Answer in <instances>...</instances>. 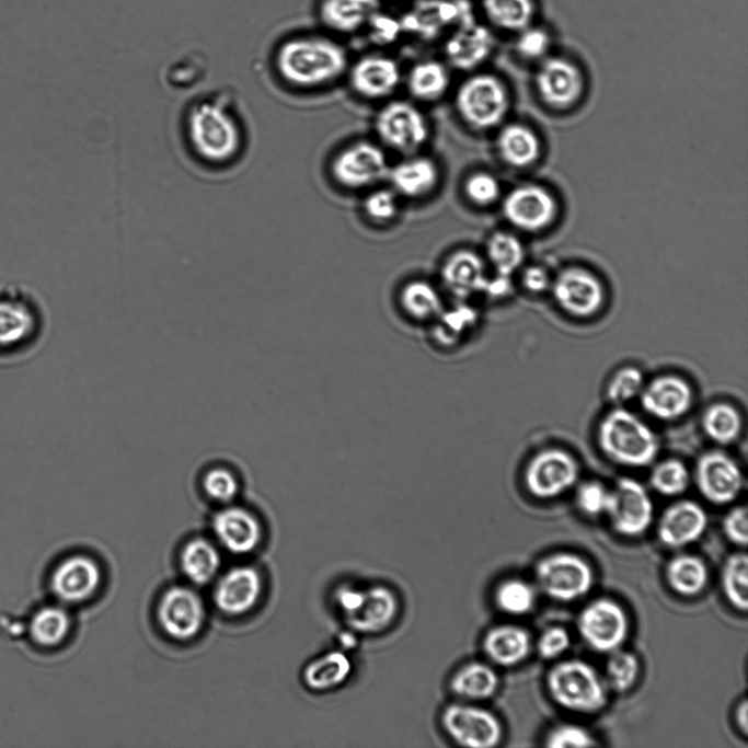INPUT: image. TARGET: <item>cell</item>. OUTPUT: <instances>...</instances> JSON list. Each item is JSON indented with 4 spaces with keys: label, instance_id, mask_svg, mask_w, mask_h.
Returning <instances> with one entry per match:
<instances>
[{
    "label": "cell",
    "instance_id": "cell-36",
    "mask_svg": "<svg viewBox=\"0 0 748 748\" xmlns=\"http://www.w3.org/2000/svg\"><path fill=\"white\" fill-rule=\"evenodd\" d=\"M352 670V661L347 655L341 651H332L309 663L302 678L309 689L326 691L343 684Z\"/></svg>",
    "mask_w": 748,
    "mask_h": 748
},
{
    "label": "cell",
    "instance_id": "cell-21",
    "mask_svg": "<svg viewBox=\"0 0 748 748\" xmlns=\"http://www.w3.org/2000/svg\"><path fill=\"white\" fill-rule=\"evenodd\" d=\"M706 527L707 515L703 507L694 500L680 499L664 509L656 533L660 543L677 549L700 539Z\"/></svg>",
    "mask_w": 748,
    "mask_h": 748
},
{
    "label": "cell",
    "instance_id": "cell-7",
    "mask_svg": "<svg viewBox=\"0 0 748 748\" xmlns=\"http://www.w3.org/2000/svg\"><path fill=\"white\" fill-rule=\"evenodd\" d=\"M534 576L546 596L563 602L585 596L594 584L591 566L571 552H556L540 559L534 567Z\"/></svg>",
    "mask_w": 748,
    "mask_h": 748
},
{
    "label": "cell",
    "instance_id": "cell-42",
    "mask_svg": "<svg viewBox=\"0 0 748 748\" xmlns=\"http://www.w3.org/2000/svg\"><path fill=\"white\" fill-rule=\"evenodd\" d=\"M721 584L725 598L737 610L748 608V556L736 552L726 557L721 571Z\"/></svg>",
    "mask_w": 748,
    "mask_h": 748
},
{
    "label": "cell",
    "instance_id": "cell-20",
    "mask_svg": "<svg viewBox=\"0 0 748 748\" xmlns=\"http://www.w3.org/2000/svg\"><path fill=\"white\" fill-rule=\"evenodd\" d=\"M642 408L660 421H675L693 404V390L683 378L661 375L645 383L640 395Z\"/></svg>",
    "mask_w": 748,
    "mask_h": 748
},
{
    "label": "cell",
    "instance_id": "cell-57",
    "mask_svg": "<svg viewBox=\"0 0 748 748\" xmlns=\"http://www.w3.org/2000/svg\"><path fill=\"white\" fill-rule=\"evenodd\" d=\"M546 272L539 266H530L523 271L522 284L530 292H543L550 286Z\"/></svg>",
    "mask_w": 748,
    "mask_h": 748
},
{
    "label": "cell",
    "instance_id": "cell-34",
    "mask_svg": "<svg viewBox=\"0 0 748 748\" xmlns=\"http://www.w3.org/2000/svg\"><path fill=\"white\" fill-rule=\"evenodd\" d=\"M496 148L500 159L514 168L532 164L540 151L536 134L527 126L516 123L500 129L496 138Z\"/></svg>",
    "mask_w": 748,
    "mask_h": 748
},
{
    "label": "cell",
    "instance_id": "cell-45",
    "mask_svg": "<svg viewBox=\"0 0 748 748\" xmlns=\"http://www.w3.org/2000/svg\"><path fill=\"white\" fill-rule=\"evenodd\" d=\"M494 599L500 611L510 615H522L533 608L536 594L526 580L509 578L496 587Z\"/></svg>",
    "mask_w": 748,
    "mask_h": 748
},
{
    "label": "cell",
    "instance_id": "cell-15",
    "mask_svg": "<svg viewBox=\"0 0 748 748\" xmlns=\"http://www.w3.org/2000/svg\"><path fill=\"white\" fill-rule=\"evenodd\" d=\"M552 294L557 306L575 318L596 314L605 301L600 280L586 269L569 267L562 271L552 283Z\"/></svg>",
    "mask_w": 748,
    "mask_h": 748
},
{
    "label": "cell",
    "instance_id": "cell-9",
    "mask_svg": "<svg viewBox=\"0 0 748 748\" xmlns=\"http://www.w3.org/2000/svg\"><path fill=\"white\" fill-rule=\"evenodd\" d=\"M579 473V464L568 451L546 448L528 461L523 471V482L533 497L550 499L573 487L578 481Z\"/></svg>",
    "mask_w": 748,
    "mask_h": 748
},
{
    "label": "cell",
    "instance_id": "cell-40",
    "mask_svg": "<svg viewBox=\"0 0 748 748\" xmlns=\"http://www.w3.org/2000/svg\"><path fill=\"white\" fill-rule=\"evenodd\" d=\"M181 567L184 575L194 584L210 582L220 566L217 549L205 539H194L181 552Z\"/></svg>",
    "mask_w": 748,
    "mask_h": 748
},
{
    "label": "cell",
    "instance_id": "cell-43",
    "mask_svg": "<svg viewBox=\"0 0 748 748\" xmlns=\"http://www.w3.org/2000/svg\"><path fill=\"white\" fill-rule=\"evenodd\" d=\"M486 255L497 274L509 277L521 265L525 252L514 234L496 231L487 239Z\"/></svg>",
    "mask_w": 748,
    "mask_h": 748
},
{
    "label": "cell",
    "instance_id": "cell-11",
    "mask_svg": "<svg viewBox=\"0 0 748 748\" xmlns=\"http://www.w3.org/2000/svg\"><path fill=\"white\" fill-rule=\"evenodd\" d=\"M390 165L378 145L359 140L341 150L331 162L334 181L347 189H363L387 179Z\"/></svg>",
    "mask_w": 748,
    "mask_h": 748
},
{
    "label": "cell",
    "instance_id": "cell-6",
    "mask_svg": "<svg viewBox=\"0 0 748 748\" xmlns=\"http://www.w3.org/2000/svg\"><path fill=\"white\" fill-rule=\"evenodd\" d=\"M460 118L474 130H488L499 125L509 108V94L504 83L491 73L465 79L454 95Z\"/></svg>",
    "mask_w": 748,
    "mask_h": 748
},
{
    "label": "cell",
    "instance_id": "cell-28",
    "mask_svg": "<svg viewBox=\"0 0 748 748\" xmlns=\"http://www.w3.org/2000/svg\"><path fill=\"white\" fill-rule=\"evenodd\" d=\"M440 173L437 163L428 157L411 154L390 166L387 179L398 196L421 198L431 193Z\"/></svg>",
    "mask_w": 748,
    "mask_h": 748
},
{
    "label": "cell",
    "instance_id": "cell-55",
    "mask_svg": "<svg viewBox=\"0 0 748 748\" xmlns=\"http://www.w3.org/2000/svg\"><path fill=\"white\" fill-rule=\"evenodd\" d=\"M722 529L734 544L745 548L748 542V510L745 505L730 508L724 516Z\"/></svg>",
    "mask_w": 748,
    "mask_h": 748
},
{
    "label": "cell",
    "instance_id": "cell-56",
    "mask_svg": "<svg viewBox=\"0 0 748 748\" xmlns=\"http://www.w3.org/2000/svg\"><path fill=\"white\" fill-rule=\"evenodd\" d=\"M367 23H369L370 39L377 45L393 43L402 31L399 21L378 12H375Z\"/></svg>",
    "mask_w": 748,
    "mask_h": 748
},
{
    "label": "cell",
    "instance_id": "cell-47",
    "mask_svg": "<svg viewBox=\"0 0 748 748\" xmlns=\"http://www.w3.org/2000/svg\"><path fill=\"white\" fill-rule=\"evenodd\" d=\"M644 384V376L638 368L622 367L611 376L607 383V400L615 406H620L638 396Z\"/></svg>",
    "mask_w": 748,
    "mask_h": 748
},
{
    "label": "cell",
    "instance_id": "cell-13",
    "mask_svg": "<svg viewBox=\"0 0 748 748\" xmlns=\"http://www.w3.org/2000/svg\"><path fill=\"white\" fill-rule=\"evenodd\" d=\"M441 725L453 741L464 747L492 748L503 738V726L497 716L472 704L448 705L441 714Z\"/></svg>",
    "mask_w": 748,
    "mask_h": 748
},
{
    "label": "cell",
    "instance_id": "cell-17",
    "mask_svg": "<svg viewBox=\"0 0 748 748\" xmlns=\"http://www.w3.org/2000/svg\"><path fill=\"white\" fill-rule=\"evenodd\" d=\"M157 614L162 630L169 636L184 641L195 636L202 629L205 608L193 589L173 586L162 595Z\"/></svg>",
    "mask_w": 748,
    "mask_h": 748
},
{
    "label": "cell",
    "instance_id": "cell-30",
    "mask_svg": "<svg viewBox=\"0 0 748 748\" xmlns=\"http://www.w3.org/2000/svg\"><path fill=\"white\" fill-rule=\"evenodd\" d=\"M531 649L529 632L517 624H499L490 629L483 638V651L487 658L503 667L523 661Z\"/></svg>",
    "mask_w": 748,
    "mask_h": 748
},
{
    "label": "cell",
    "instance_id": "cell-1",
    "mask_svg": "<svg viewBox=\"0 0 748 748\" xmlns=\"http://www.w3.org/2000/svg\"><path fill=\"white\" fill-rule=\"evenodd\" d=\"M180 125L188 154L206 169H228L245 154L246 118L237 96L228 92L195 96L184 107Z\"/></svg>",
    "mask_w": 748,
    "mask_h": 748
},
{
    "label": "cell",
    "instance_id": "cell-51",
    "mask_svg": "<svg viewBox=\"0 0 748 748\" xmlns=\"http://www.w3.org/2000/svg\"><path fill=\"white\" fill-rule=\"evenodd\" d=\"M549 748H588L597 746L594 736L576 724H561L553 727L544 738Z\"/></svg>",
    "mask_w": 748,
    "mask_h": 748
},
{
    "label": "cell",
    "instance_id": "cell-39",
    "mask_svg": "<svg viewBox=\"0 0 748 748\" xmlns=\"http://www.w3.org/2000/svg\"><path fill=\"white\" fill-rule=\"evenodd\" d=\"M487 20L497 28L518 33L534 23L536 0H482Z\"/></svg>",
    "mask_w": 748,
    "mask_h": 748
},
{
    "label": "cell",
    "instance_id": "cell-48",
    "mask_svg": "<svg viewBox=\"0 0 748 748\" xmlns=\"http://www.w3.org/2000/svg\"><path fill=\"white\" fill-rule=\"evenodd\" d=\"M551 46L552 35L541 25L532 23L517 33L515 49L523 59L541 61L549 56Z\"/></svg>",
    "mask_w": 748,
    "mask_h": 748
},
{
    "label": "cell",
    "instance_id": "cell-25",
    "mask_svg": "<svg viewBox=\"0 0 748 748\" xmlns=\"http://www.w3.org/2000/svg\"><path fill=\"white\" fill-rule=\"evenodd\" d=\"M262 591V579L256 569L237 566L226 572L214 590V601L227 614H242L257 601Z\"/></svg>",
    "mask_w": 748,
    "mask_h": 748
},
{
    "label": "cell",
    "instance_id": "cell-58",
    "mask_svg": "<svg viewBox=\"0 0 748 748\" xmlns=\"http://www.w3.org/2000/svg\"><path fill=\"white\" fill-rule=\"evenodd\" d=\"M735 722L739 730L748 735V702L743 699L735 709Z\"/></svg>",
    "mask_w": 748,
    "mask_h": 748
},
{
    "label": "cell",
    "instance_id": "cell-24",
    "mask_svg": "<svg viewBox=\"0 0 748 748\" xmlns=\"http://www.w3.org/2000/svg\"><path fill=\"white\" fill-rule=\"evenodd\" d=\"M399 612V599L395 592L383 585L364 588L356 609L344 617L353 630L373 634L389 628Z\"/></svg>",
    "mask_w": 748,
    "mask_h": 748
},
{
    "label": "cell",
    "instance_id": "cell-49",
    "mask_svg": "<svg viewBox=\"0 0 748 748\" xmlns=\"http://www.w3.org/2000/svg\"><path fill=\"white\" fill-rule=\"evenodd\" d=\"M463 191L467 198L475 206L486 207L500 196V184L492 173L477 171L464 181Z\"/></svg>",
    "mask_w": 748,
    "mask_h": 748
},
{
    "label": "cell",
    "instance_id": "cell-44",
    "mask_svg": "<svg viewBox=\"0 0 748 748\" xmlns=\"http://www.w3.org/2000/svg\"><path fill=\"white\" fill-rule=\"evenodd\" d=\"M690 472L686 464L676 458L656 463L649 474V484L663 496H678L689 487Z\"/></svg>",
    "mask_w": 748,
    "mask_h": 748
},
{
    "label": "cell",
    "instance_id": "cell-22",
    "mask_svg": "<svg viewBox=\"0 0 748 748\" xmlns=\"http://www.w3.org/2000/svg\"><path fill=\"white\" fill-rule=\"evenodd\" d=\"M212 530L230 552L245 554L258 544L262 527L255 514L235 502L221 506L211 520Z\"/></svg>",
    "mask_w": 748,
    "mask_h": 748
},
{
    "label": "cell",
    "instance_id": "cell-54",
    "mask_svg": "<svg viewBox=\"0 0 748 748\" xmlns=\"http://www.w3.org/2000/svg\"><path fill=\"white\" fill-rule=\"evenodd\" d=\"M571 645L568 631L560 625L545 629L537 641V651L543 659H554L563 655Z\"/></svg>",
    "mask_w": 748,
    "mask_h": 748
},
{
    "label": "cell",
    "instance_id": "cell-38",
    "mask_svg": "<svg viewBox=\"0 0 748 748\" xmlns=\"http://www.w3.org/2000/svg\"><path fill=\"white\" fill-rule=\"evenodd\" d=\"M70 625V617L62 607L45 606L31 617L28 636L37 646L54 647L66 638Z\"/></svg>",
    "mask_w": 748,
    "mask_h": 748
},
{
    "label": "cell",
    "instance_id": "cell-5",
    "mask_svg": "<svg viewBox=\"0 0 748 748\" xmlns=\"http://www.w3.org/2000/svg\"><path fill=\"white\" fill-rule=\"evenodd\" d=\"M551 699L561 707L582 714H595L607 705V691L595 668L583 659L554 664L545 677Z\"/></svg>",
    "mask_w": 748,
    "mask_h": 748
},
{
    "label": "cell",
    "instance_id": "cell-2",
    "mask_svg": "<svg viewBox=\"0 0 748 748\" xmlns=\"http://www.w3.org/2000/svg\"><path fill=\"white\" fill-rule=\"evenodd\" d=\"M49 329L43 298L24 283H0V368H13L36 356Z\"/></svg>",
    "mask_w": 748,
    "mask_h": 748
},
{
    "label": "cell",
    "instance_id": "cell-52",
    "mask_svg": "<svg viewBox=\"0 0 748 748\" xmlns=\"http://www.w3.org/2000/svg\"><path fill=\"white\" fill-rule=\"evenodd\" d=\"M404 306L417 313L426 314L434 311L439 304L436 289L424 280H413L402 290Z\"/></svg>",
    "mask_w": 748,
    "mask_h": 748
},
{
    "label": "cell",
    "instance_id": "cell-37",
    "mask_svg": "<svg viewBox=\"0 0 748 748\" xmlns=\"http://www.w3.org/2000/svg\"><path fill=\"white\" fill-rule=\"evenodd\" d=\"M406 83L410 94L416 100L435 102L446 94L450 77L442 64L426 60L411 68Z\"/></svg>",
    "mask_w": 748,
    "mask_h": 748
},
{
    "label": "cell",
    "instance_id": "cell-19",
    "mask_svg": "<svg viewBox=\"0 0 748 748\" xmlns=\"http://www.w3.org/2000/svg\"><path fill=\"white\" fill-rule=\"evenodd\" d=\"M503 214L513 226L525 231H537L553 221L556 204L553 196L543 187L523 184L513 188L505 196Z\"/></svg>",
    "mask_w": 748,
    "mask_h": 748
},
{
    "label": "cell",
    "instance_id": "cell-14",
    "mask_svg": "<svg viewBox=\"0 0 748 748\" xmlns=\"http://www.w3.org/2000/svg\"><path fill=\"white\" fill-rule=\"evenodd\" d=\"M693 480L701 496L714 505L734 502L744 487L739 465L721 450H709L698 458Z\"/></svg>",
    "mask_w": 748,
    "mask_h": 748
},
{
    "label": "cell",
    "instance_id": "cell-3",
    "mask_svg": "<svg viewBox=\"0 0 748 748\" xmlns=\"http://www.w3.org/2000/svg\"><path fill=\"white\" fill-rule=\"evenodd\" d=\"M275 67L287 84L310 89L341 77L346 70L347 57L345 50L330 39L294 38L278 48Z\"/></svg>",
    "mask_w": 748,
    "mask_h": 748
},
{
    "label": "cell",
    "instance_id": "cell-18",
    "mask_svg": "<svg viewBox=\"0 0 748 748\" xmlns=\"http://www.w3.org/2000/svg\"><path fill=\"white\" fill-rule=\"evenodd\" d=\"M584 79L578 66L562 56H546L539 64L536 87L541 99L553 107L574 104L583 92Z\"/></svg>",
    "mask_w": 748,
    "mask_h": 748
},
{
    "label": "cell",
    "instance_id": "cell-50",
    "mask_svg": "<svg viewBox=\"0 0 748 748\" xmlns=\"http://www.w3.org/2000/svg\"><path fill=\"white\" fill-rule=\"evenodd\" d=\"M365 215L372 221H392L399 212L398 194L393 189L380 188L370 192L364 199Z\"/></svg>",
    "mask_w": 748,
    "mask_h": 748
},
{
    "label": "cell",
    "instance_id": "cell-33",
    "mask_svg": "<svg viewBox=\"0 0 748 748\" xmlns=\"http://www.w3.org/2000/svg\"><path fill=\"white\" fill-rule=\"evenodd\" d=\"M379 4L380 0H323L320 18L329 28L350 33L367 23Z\"/></svg>",
    "mask_w": 748,
    "mask_h": 748
},
{
    "label": "cell",
    "instance_id": "cell-12",
    "mask_svg": "<svg viewBox=\"0 0 748 748\" xmlns=\"http://www.w3.org/2000/svg\"><path fill=\"white\" fill-rule=\"evenodd\" d=\"M654 506L646 488L636 480L621 477L609 490L605 514L615 532L625 537L643 534L652 523Z\"/></svg>",
    "mask_w": 748,
    "mask_h": 748
},
{
    "label": "cell",
    "instance_id": "cell-31",
    "mask_svg": "<svg viewBox=\"0 0 748 748\" xmlns=\"http://www.w3.org/2000/svg\"><path fill=\"white\" fill-rule=\"evenodd\" d=\"M196 476L204 496L221 506L235 502L242 488V474L228 461H210Z\"/></svg>",
    "mask_w": 748,
    "mask_h": 748
},
{
    "label": "cell",
    "instance_id": "cell-26",
    "mask_svg": "<svg viewBox=\"0 0 748 748\" xmlns=\"http://www.w3.org/2000/svg\"><path fill=\"white\" fill-rule=\"evenodd\" d=\"M401 73L398 64L384 56H366L349 72L352 89L364 99L380 100L398 88Z\"/></svg>",
    "mask_w": 748,
    "mask_h": 748
},
{
    "label": "cell",
    "instance_id": "cell-10",
    "mask_svg": "<svg viewBox=\"0 0 748 748\" xmlns=\"http://www.w3.org/2000/svg\"><path fill=\"white\" fill-rule=\"evenodd\" d=\"M577 631L595 652L609 654L626 640L629 620L623 608L610 598H597L577 617Z\"/></svg>",
    "mask_w": 748,
    "mask_h": 748
},
{
    "label": "cell",
    "instance_id": "cell-27",
    "mask_svg": "<svg viewBox=\"0 0 748 748\" xmlns=\"http://www.w3.org/2000/svg\"><path fill=\"white\" fill-rule=\"evenodd\" d=\"M494 48V38L483 25L467 22L457 26L445 45V55L456 69L468 71L482 65Z\"/></svg>",
    "mask_w": 748,
    "mask_h": 748
},
{
    "label": "cell",
    "instance_id": "cell-29",
    "mask_svg": "<svg viewBox=\"0 0 748 748\" xmlns=\"http://www.w3.org/2000/svg\"><path fill=\"white\" fill-rule=\"evenodd\" d=\"M441 278L446 287L457 296H469L484 289L487 281L482 257L468 249L457 250L445 260Z\"/></svg>",
    "mask_w": 748,
    "mask_h": 748
},
{
    "label": "cell",
    "instance_id": "cell-41",
    "mask_svg": "<svg viewBox=\"0 0 748 748\" xmlns=\"http://www.w3.org/2000/svg\"><path fill=\"white\" fill-rule=\"evenodd\" d=\"M701 426L712 441L726 446L739 437L743 419L735 406L729 403L717 402L704 410Z\"/></svg>",
    "mask_w": 748,
    "mask_h": 748
},
{
    "label": "cell",
    "instance_id": "cell-46",
    "mask_svg": "<svg viewBox=\"0 0 748 748\" xmlns=\"http://www.w3.org/2000/svg\"><path fill=\"white\" fill-rule=\"evenodd\" d=\"M640 672V661L630 651L618 648L609 653L606 676L610 688L617 692L631 689Z\"/></svg>",
    "mask_w": 748,
    "mask_h": 748
},
{
    "label": "cell",
    "instance_id": "cell-32",
    "mask_svg": "<svg viewBox=\"0 0 748 748\" xmlns=\"http://www.w3.org/2000/svg\"><path fill=\"white\" fill-rule=\"evenodd\" d=\"M665 578L676 594L693 597L705 588L709 569L705 562L695 554H677L666 564Z\"/></svg>",
    "mask_w": 748,
    "mask_h": 748
},
{
    "label": "cell",
    "instance_id": "cell-53",
    "mask_svg": "<svg viewBox=\"0 0 748 748\" xmlns=\"http://www.w3.org/2000/svg\"><path fill=\"white\" fill-rule=\"evenodd\" d=\"M609 490L601 482L589 480L577 486L575 503L583 514L594 517L605 514Z\"/></svg>",
    "mask_w": 748,
    "mask_h": 748
},
{
    "label": "cell",
    "instance_id": "cell-23",
    "mask_svg": "<svg viewBox=\"0 0 748 748\" xmlns=\"http://www.w3.org/2000/svg\"><path fill=\"white\" fill-rule=\"evenodd\" d=\"M101 582V571L94 560L84 555L64 559L54 568L50 587L54 595L67 603H77L91 597Z\"/></svg>",
    "mask_w": 748,
    "mask_h": 748
},
{
    "label": "cell",
    "instance_id": "cell-35",
    "mask_svg": "<svg viewBox=\"0 0 748 748\" xmlns=\"http://www.w3.org/2000/svg\"><path fill=\"white\" fill-rule=\"evenodd\" d=\"M496 671L487 664L472 661L461 667L450 681V688L459 698L480 701L492 698L498 689Z\"/></svg>",
    "mask_w": 748,
    "mask_h": 748
},
{
    "label": "cell",
    "instance_id": "cell-4",
    "mask_svg": "<svg viewBox=\"0 0 748 748\" xmlns=\"http://www.w3.org/2000/svg\"><path fill=\"white\" fill-rule=\"evenodd\" d=\"M596 439L607 459L628 468L652 464L659 449L653 429L635 413L621 406H615L602 416Z\"/></svg>",
    "mask_w": 748,
    "mask_h": 748
},
{
    "label": "cell",
    "instance_id": "cell-16",
    "mask_svg": "<svg viewBox=\"0 0 748 748\" xmlns=\"http://www.w3.org/2000/svg\"><path fill=\"white\" fill-rule=\"evenodd\" d=\"M473 21L465 0H419L405 13L401 28L423 39L438 37L449 26Z\"/></svg>",
    "mask_w": 748,
    "mask_h": 748
},
{
    "label": "cell",
    "instance_id": "cell-8",
    "mask_svg": "<svg viewBox=\"0 0 748 748\" xmlns=\"http://www.w3.org/2000/svg\"><path fill=\"white\" fill-rule=\"evenodd\" d=\"M375 129L382 143L405 156L416 154L430 134L425 115L406 101H392L380 108Z\"/></svg>",
    "mask_w": 748,
    "mask_h": 748
}]
</instances>
